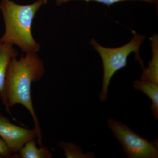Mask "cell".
<instances>
[{"mask_svg": "<svg viewBox=\"0 0 158 158\" xmlns=\"http://www.w3.org/2000/svg\"><path fill=\"white\" fill-rule=\"evenodd\" d=\"M0 156L2 158H18L17 156L13 155L4 141L0 138Z\"/></svg>", "mask_w": 158, "mask_h": 158, "instance_id": "obj_12", "label": "cell"}, {"mask_svg": "<svg viewBox=\"0 0 158 158\" xmlns=\"http://www.w3.org/2000/svg\"><path fill=\"white\" fill-rule=\"evenodd\" d=\"M135 89L140 90L147 95L152 102L151 106L152 116L158 118V84L151 82L136 80L133 82Z\"/></svg>", "mask_w": 158, "mask_h": 158, "instance_id": "obj_8", "label": "cell"}, {"mask_svg": "<svg viewBox=\"0 0 158 158\" xmlns=\"http://www.w3.org/2000/svg\"><path fill=\"white\" fill-rule=\"evenodd\" d=\"M47 3L48 0H38L30 5H20L2 0L0 9L6 30L0 41L15 44L26 53L37 52L40 46L33 38L31 27L37 11Z\"/></svg>", "mask_w": 158, "mask_h": 158, "instance_id": "obj_2", "label": "cell"}, {"mask_svg": "<svg viewBox=\"0 0 158 158\" xmlns=\"http://www.w3.org/2000/svg\"><path fill=\"white\" fill-rule=\"evenodd\" d=\"M19 158H52V154L47 147L41 146L38 148L35 139L29 141L20 150Z\"/></svg>", "mask_w": 158, "mask_h": 158, "instance_id": "obj_9", "label": "cell"}, {"mask_svg": "<svg viewBox=\"0 0 158 158\" xmlns=\"http://www.w3.org/2000/svg\"><path fill=\"white\" fill-rule=\"evenodd\" d=\"M145 38V36L135 32L129 42L122 46L115 48L102 46L94 39L90 40V45L100 56L103 66L102 87L99 95L102 102L107 99L108 89L111 79L116 72L126 66L127 58L130 54L135 53L136 61H139L143 67L139 50Z\"/></svg>", "mask_w": 158, "mask_h": 158, "instance_id": "obj_3", "label": "cell"}, {"mask_svg": "<svg viewBox=\"0 0 158 158\" xmlns=\"http://www.w3.org/2000/svg\"><path fill=\"white\" fill-rule=\"evenodd\" d=\"M2 158V157L1 156H0V158Z\"/></svg>", "mask_w": 158, "mask_h": 158, "instance_id": "obj_13", "label": "cell"}, {"mask_svg": "<svg viewBox=\"0 0 158 158\" xmlns=\"http://www.w3.org/2000/svg\"><path fill=\"white\" fill-rule=\"evenodd\" d=\"M108 127L129 158H157L158 140L148 141L121 122L110 118Z\"/></svg>", "mask_w": 158, "mask_h": 158, "instance_id": "obj_4", "label": "cell"}, {"mask_svg": "<svg viewBox=\"0 0 158 158\" xmlns=\"http://www.w3.org/2000/svg\"><path fill=\"white\" fill-rule=\"evenodd\" d=\"M74 1V0H56V4L58 6L61 5L63 3H65L69 1ZM80 1H84L87 2H95L98 3L103 4L106 6H110L119 2H123V1H129V0H80ZM139 1H143L146 2L150 4H157L158 0H139Z\"/></svg>", "mask_w": 158, "mask_h": 158, "instance_id": "obj_11", "label": "cell"}, {"mask_svg": "<svg viewBox=\"0 0 158 158\" xmlns=\"http://www.w3.org/2000/svg\"><path fill=\"white\" fill-rule=\"evenodd\" d=\"M18 53L13 48V44L0 41V100L9 115L13 117L6 98L5 92V80L6 71L11 59L17 57Z\"/></svg>", "mask_w": 158, "mask_h": 158, "instance_id": "obj_6", "label": "cell"}, {"mask_svg": "<svg viewBox=\"0 0 158 158\" xmlns=\"http://www.w3.org/2000/svg\"><path fill=\"white\" fill-rule=\"evenodd\" d=\"M59 146L64 150L66 158H91L95 156L93 153H84L82 148L72 142H60Z\"/></svg>", "mask_w": 158, "mask_h": 158, "instance_id": "obj_10", "label": "cell"}, {"mask_svg": "<svg viewBox=\"0 0 158 158\" xmlns=\"http://www.w3.org/2000/svg\"><path fill=\"white\" fill-rule=\"evenodd\" d=\"M35 128H24L11 123L9 118L0 114V138L12 155L17 156L20 150L29 141L37 138Z\"/></svg>", "mask_w": 158, "mask_h": 158, "instance_id": "obj_5", "label": "cell"}, {"mask_svg": "<svg viewBox=\"0 0 158 158\" xmlns=\"http://www.w3.org/2000/svg\"><path fill=\"white\" fill-rule=\"evenodd\" d=\"M152 57L148 66L143 68L140 80L158 84V37L155 34L151 38Z\"/></svg>", "mask_w": 158, "mask_h": 158, "instance_id": "obj_7", "label": "cell"}, {"mask_svg": "<svg viewBox=\"0 0 158 158\" xmlns=\"http://www.w3.org/2000/svg\"><path fill=\"white\" fill-rule=\"evenodd\" d=\"M45 73L44 65L37 52L27 53L19 60H10L5 80V92L9 108L22 105L31 113L37 133V143L42 146V136L38 118L34 110L31 95L33 82H37Z\"/></svg>", "mask_w": 158, "mask_h": 158, "instance_id": "obj_1", "label": "cell"}]
</instances>
